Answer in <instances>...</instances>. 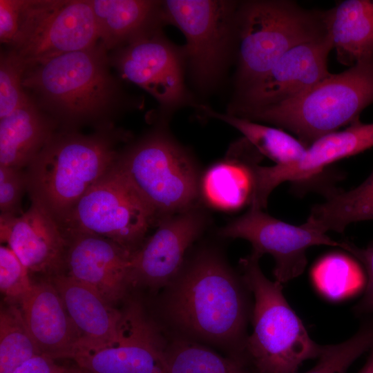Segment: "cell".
Returning <instances> with one entry per match:
<instances>
[{
	"instance_id": "obj_1",
	"label": "cell",
	"mask_w": 373,
	"mask_h": 373,
	"mask_svg": "<svg viewBox=\"0 0 373 373\" xmlns=\"http://www.w3.org/2000/svg\"><path fill=\"white\" fill-rule=\"evenodd\" d=\"M241 275L212 249L184 262L160 295L159 311L178 336L224 349L241 358L251 309Z\"/></svg>"
},
{
	"instance_id": "obj_2",
	"label": "cell",
	"mask_w": 373,
	"mask_h": 373,
	"mask_svg": "<svg viewBox=\"0 0 373 373\" xmlns=\"http://www.w3.org/2000/svg\"><path fill=\"white\" fill-rule=\"evenodd\" d=\"M120 155L109 134L54 133L26 171L31 201L59 224Z\"/></svg>"
},
{
	"instance_id": "obj_3",
	"label": "cell",
	"mask_w": 373,
	"mask_h": 373,
	"mask_svg": "<svg viewBox=\"0 0 373 373\" xmlns=\"http://www.w3.org/2000/svg\"><path fill=\"white\" fill-rule=\"evenodd\" d=\"M106 50L98 42L27 67L23 87L63 120L97 119L108 113L119 98V87L110 73Z\"/></svg>"
},
{
	"instance_id": "obj_4",
	"label": "cell",
	"mask_w": 373,
	"mask_h": 373,
	"mask_svg": "<svg viewBox=\"0 0 373 373\" xmlns=\"http://www.w3.org/2000/svg\"><path fill=\"white\" fill-rule=\"evenodd\" d=\"M261 257L251 251L239 261L243 281L254 297V329L245 351L259 373H296L303 362L318 358L325 346L310 338L285 299L282 284L265 276Z\"/></svg>"
},
{
	"instance_id": "obj_5",
	"label": "cell",
	"mask_w": 373,
	"mask_h": 373,
	"mask_svg": "<svg viewBox=\"0 0 373 373\" xmlns=\"http://www.w3.org/2000/svg\"><path fill=\"white\" fill-rule=\"evenodd\" d=\"M373 103V58L331 74L296 97L240 116L289 130L307 146L359 119Z\"/></svg>"
},
{
	"instance_id": "obj_6",
	"label": "cell",
	"mask_w": 373,
	"mask_h": 373,
	"mask_svg": "<svg viewBox=\"0 0 373 373\" xmlns=\"http://www.w3.org/2000/svg\"><path fill=\"white\" fill-rule=\"evenodd\" d=\"M326 34L323 13L289 1H249L236 15L238 91L265 74L292 48Z\"/></svg>"
},
{
	"instance_id": "obj_7",
	"label": "cell",
	"mask_w": 373,
	"mask_h": 373,
	"mask_svg": "<svg viewBox=\"0 0 373 373\" xmlns=\"http://www.w3.org/2000/svg\"><path fill=\"white\" fill-rule=\"evenodd\" d=\"M117 165L153 211L157 223L195 206L200 191L195 164L166 133L155 132L121 153Z\"/></svg>"
},
{
	"instance_id": "obj_8",
	"label": "cell",
	"mask_w": 373,
	"mask_h": 373,
	"mask_svg": "<svg viewBox=\"0 0 373 373\" xmlns=\"http://www.w3.org/2000/svg\"><path fill=\"white\" fill-rule=\"evenodd\" d=\"M157 217L117 165L93 185L59 224L64 233L111 240L134 252Z\"/></svg>"
},
{
	"instance_id": "obj_9",
	"label": "cell",
	"mask_w": 373,
	"mask_h": 373,
	"mask_svg": "<svg viewBox=\"0 0 373 373\" xmlns=\"http://www.w3.org/2000/svg\"><path fill=\"white\" fill-rule=\"evenodd\" d=\"M239 3L232 1H162V18L178 27L186 44L183 48L191 77L202 90L221 78L236 41Z\"/></svg>"
},
{
	"instance_id": "obj_10",
	"label": "cell",
	"mask_w": 373,
	"mask_h": 373,
	"mask_svg": "<svg viewBox=\"0 0 373 373\" xmlns=\"http://www.w3.org/2000/svg\"><path fill=\"white\" fill-rule=\"evenodd\" d=\"M99 41L90 1L23 0L11 51L32 66Z\"/></svg>"
},
{
	"instance_id": "obj_11",
	"label": "cell",
	"mask_w": 373,
	"mask_h": 373,
	"mask_svg": "<svg viewBox=\"0 0 373 373\" xmlns=\"http://www.w3.org/2000/svg\"><path fill=\"white\" fill-rule=\"evenodd\" d=\"M118 336L111 343L79 349L70 359L91 373H166L169 338L140 302L128 300L122 309Z\"/></svg>"
},
{
	"instance_id": "obj_12",
	"label": "cell",
	"mask_w": 373,
	"mask_h": 373,
	"mask_svg": "<svg viewBox=\"0 0 373 373\" xmlns=\"http://www.w3.org/2000/svg\"><path fill=\"white\" fill-rule=\"evenodd\" d=\"M224 238L249 241L252 251L262 256L267 254L275 261V280L287 283L301 275L307 265V250L316 245L338 247L346 251L347 240H335L327 233L274 218L258 207H250L243 215L220 229Z\"/></svg>"
},
{
	"instance_id": "obj_13",
	"label": "cell",
	"mask_w": 373,
	"mask_h": 373,
	"mask_svg": "<svg viewBox=\"0 0 373 373\" xmlns=\"http://www.w3.org/2000/svg\"><path fill=\"white\" fill-rule=\"evenodd\" d=\"M332 49L327 33L292 48L260 78L238 91L227 113L240 116L287 102L306 91L330 75L327 57Z\"/></svg>"
},
{
	"instance_id": "obj_14",
	"label": "cell",
	"mask_w": 373,
	"mask_h": 373,
	"mask_svg": "<svg viewBox=\"0 0 373 373\" xmlns=\"http://www.w3.org/2000/svg\"><path fill=\"white\" fill-rule=\"evenodd\" d=\"M184 53L158 31L150 29L124 44L114 64L122 75L151 94L164 108L186 102Z\"/></svg>"
},
{
	"instance_id": "obj_15",
	"label": "cell",
	"mask_w": 373,
	"mask_h": 373,
	"mask_svg": "<svg viewBox=\"0 0 373 373\" xmlns=\"http://www.w3.org/2000/svg\"><path fill=\"white\" fill-rule=\"evenodd\" d=\"M157 226L131 255V288L155 292L168 285L184 265L187 249L202 233L205 218L193 206L162 218Z\"/></svg>"
},
{
	"instance_id": "obj_16",
	"label": "cell",
	"mask_w": 373,
	"mask_h": 373,
	"mask_svg": "<svg viewBox=\"0 0 373 373\" xmlns=\"http://www.w3.org/2000/svg\"><path fill=\"white\" fill-rule=\"evenodd\" d=\"M67 240L62 274L93 288L115 306L131 289L129 271L133 252L104 238L84 233H64Z\"/></svg>"
},
{
	"instance_id": "obj_17",
	"label": "cell",
	"mask_w": 373,
	"mask_h": 373,
	"mask_svg": "<svg viewBox=\"0 0 373 373\" xmlns=\"http://www.w3.org/2000/svg\"><path fill=\"white\" fill-rule=\"evenodd\" d=\"M0 238L30 273L51 278L64 272L66 238L57 221L37 202L19 216L1 214Z\"/></svg>"
},
{
	"instance_id": "obj_18",
	"label": "cell",
	"mask_w": 373,
	"mask_h": 373,
	"mask_svg": "<svg viewBox=\"0 0 373 373\" xmlns=\"http://www.w3.org/2000/svg\"><path fill=\"white\" fill-rule=\"evenodd\" d=\"M373 147V122L358 119L342 131L317 139L307 146L303 157L291 165H258L255 169L256 192L267 200L279 184L285 182H305L314 180L328 165Z\"/></svg>"
},
{
	"instance_id": "obj_19",
	"label": "cell",
	"mask_w": 373,
	"mask_h": 373,
	"mask_svg": "<svg viewBox=\"0 0 373 373\" xmlns=\"http://www.w3.org/2000/svg\"><path fill=\"white\" fill-rule=\"evenodd\" d=\"M20 308L41 354L53 359L71 358L79 335L50 278L33 283Z\"/></svg>"
},
{
	"instance_id": "obj_20",
	"label": "cell",
	"mask_w": 373,
	"mask_h": 373,
	"mask_svg": "<svg viewBox=\"0 0 373 373\" xmlns=\"http://www.w3.org/2000/svg\"><path fill=\"white\" fill-rule=\"evenodd\" d=\"M49 278L79 333L75 351L102 347L117 338L122 309H116L93 288L65 274Z\"/></svg>"
},
{
	"instance_id": "obj_21",
	"label": "cell",
	"mask_w": 373,
	"mask_h": 373,
	"mask_svg": "<svg viewBox=\"0 0 373 373\" xmlns=\"http://www.w3.org/2000/svg\"><path fill=\"white\" fill-rule=\"evenodd\" d=\"M260 154L245 137L231 146L226 159L211 166L200 182L207 202L224 211L250 205L254 186L252 166Z\"/></svg>"
},
{
	"instance_id": "obj_22",
	"label": "cell",
	"mask_w": 373,
	"mask_h": 373,
	"mask_svg": "<svg viewBox=\"0 0 373 373\" xmlns=\"http://www.w3.org/2000/svg\"><path fill=\"white\" fill-rule=\"evenodd\" d=\"M337 60L352 66L373 58V0H346L323 13Z\"/></svg>"
},
{
	"instance_id": "obj_23",
	"label": "cell",
	"mask_w": 373,
	"mask_h": 373,
	"mask_svg": "<svg viewBox=\"0 0 373 373\" xmlns=\"http://www.w3.org/2000/svg\"><path fill=\"white\" fill-rule=\"evenodd\" d=\"M53 131L52 121L30 99L0 119V166L28 167Z\"/></svg>"
},
{
	"instance_id": "obj_24",
	"label": "cell",
	"mask_w": 373,
	"mask_h": 373,
	"mask_svg": "<svg viewBox=\"0 0 373 373\" xmlns=\"http://www.w3.org/2000/svg\"><path fill=\"white\" fill-rule=\"evenodd\" d=\"M90 3L99 41L106 50L124 46L163 22L162 1L93 0Z\"/></svg>"
},
{
	"instance_id": "obj_25",
	"label": "cell",
	"mask_w": 373,
	"mask_h": 373,
	"mask_svg": "<svg viewBox=\"0 0 373 373\" xmlns=\"http://www.w3.org/2000/svg\"><path fill=\"white\" fill-rule=\"evenodd\" d=\"M365 220H373V171L356 187L337 190L313 206L305 223L324 233H343L350 224Z\"/></svg>"
},
{
	"instance_id": "obj_26",
	"label": "cell",
	"mask_w": 373,
	"mask_h": 373,
	"mask_svg": "<svg viewBox=\"0 0 373 373\" xmlns=\"http://www.w3.org/2000/svg\"><path fill=\"white\" fill-rule=\"evenodd\" d=\"M201 108L207 116L224 122L239 131L260 154L273 160L276 165L295 164L306 152L305 144L280 128L261 125L227 113H219L207 106H202Z\"/></svg>"
},
{
	"instance_id": "obj_27",
	"label": "cell",
	"mask_w": 373,
	"mask_h": 373,
	"mask_svg": "<svg viewBox=\"0 0 373 373\" xmlns=\"http://www.w3.org/2000/svg\"><path fill=\"white\" fill-rule=\"evenodd\" d=\"M166 373H251L243 358L224 357L206 345L175 335L164 352Z\"/></svg>"
},
{
	"instance_id": "obj_28",
	"label": "cell",
	"mask_w": 373,
	"mask_h": 373,
	"mask_svg": "<svg viewBox=\"0 0 373 373\" xmlns=\"http://www.w3.org/2000/svg\"><path fill=\"white\" fill-rule=\"evenodd\" d=\"M41 354L17 305L0 312V373H12L18 366Z\"/></svg>"
},
{
	"instance_id": "obj_29",
	"label": "cell",
	"mask_w": 373,
	"mask_h": 373,
	"mask_svg": "<svg viewBox=\"0 0 373 373\" xmlns=\"http://www.w3.org/2000/svg\"><path fill=\"white\" fill-rule=\"evenodd\" d=\"M312 275L319 291L333 300L354 294L364 285L359 265L341 253H331L321 258L314 266Z\"/></svg>"
},
{
	"instance_id": "obj_30",
	"label": "cell",
	"mask_w": 373,
	"mask_h": 373,
	"mask_svg": "<svg viewBox=\"0 0 373 373\" xmlns=\"http://www.w3.org/2000/svg\"><path fill=\"white\" fill-rule=\"evenodd\" d=\"M373 347V319L347 341L325 345L316 365L305 373H346L352 363Z\"/></svg>"
},
{
	"instance_id": "obj_31",
	"label": "cell",
	"mask_w": 373,
	"mask_h": 373,
	"mask_svg": "<svg viewBox=\"0 0 373 373\" xmlns=\"http://www.w3.org/2000/svg\"><path fill=\"white\" fill-rule=\"evenodd\" d=\"M26 65L13 52L1 53L0 59V119L30 99L23 87Z\"/></svg>"
},
{
	"instance_id": "obj_32",
	"label": "cell",
	"mask_w": 373,
	"mask_h": 373,
	"mask_svg": "<svg viewBox=\"0 0 373 373\" xmlns=\"http://www.w3.org/2000/svg\"><path fill=\"white\" fill-rule=\"evenodd\" d=\"M29 271L8 246L0 247V290L10 303L21 304L33 283Z\"/></svg>"
},
{
	"instance_id": "obj_33",
	"label": "cell",
	"mask_w": 373,
	"mask_h": 373,
	"mask_svg": "<svg viewBox=\"0 0 373 373\" xmlns=\"http://www.w3.org/2000/svg\"><path fill=\"white\" fill-rule=\"evenodd\" d=\"M28 188L26 172L21 169L0 166V209L1 215L18 216L21 200Z\"/></svg>"
},
{
	"instance_id": "obj_34",
	"label": "cell",
	"mask_w": 373,
	"mask_h": 373,
	"mask_svg": "<svg viewBox=\"0 0 373 373\" xmlns=\"http://www.w3.org/2000/svg\"><path fill=\"white\" fill-rule=\"evenodd\" d=\"M347 252L363 265L367 276L364 296L354 307V312L358 315L373 314V240L365 248L349 242Z\"/></svg>"
},
{
	"instance_id": "obj_35",
	"label": "cell",
	"mask_w": 373,
	"mask_h": 373,
	"mask_svg": "<svg viewBox=\"0 0 373 373\" xmlns=\"http://www.w3.org/2000/svg\"><path fill=\"white\" fill-rule=\"evenodd\" d=\"M23 0H0V39L10 45L17 33Z\"/></svg>"
},
{
	"instance_id": "obj_36",
	"label": "cell",
	"mask_w": 373,
	"mask_h": 373,
	"mask_svg": "<svg viewBox=\"0 0 373 373\" xmlns=\"http://www.w3.org/2000/svg\"><path fill=\"white\" fill-rule=\"evenodd\" d=\"M12 373H65V368L57 365L51 357L39 354L23 363Z\"/></svg>"
},
{
	"instance_id": "obj_37",
	"label": "cell",
	"mask_w": 373,
	"mask_h": 373,
	"mask_svg": "<svg viewBox=\"0 0 373 373\" xmlns=\"http://www.w3.org/2000/svg\"><path fill=\"white\" fill-rule=\"evenodd\" d=\"M358 373H373V347L370 349V354Z\"/></svg>"
},
{
	"instance_id": "obj_38",
	"label": "cell",
	"mask_w": 373,
	"mask_h": 373,
	"mask_svg": "<svg viewBox=\"0 0 373 373\" xmlns=\"http://www.w3.org/2000/svg\"><path fill=\"white\" fill-rule=\"evenodd\" d=\"M64 368H65V373H91L84 369H82L78 365L75 367H69V368H66V367Z\"/></svg>"
}]
</instances>
